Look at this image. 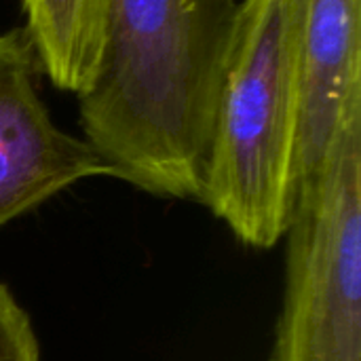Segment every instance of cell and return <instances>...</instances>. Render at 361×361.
Returning a JSON list of instances; mask_svg holds the SVG:
<instances>
[{"label": "cell", "mask_w": 361, "mask_h": 361, "mask_svg": "<svg viewBox=\"0 0 361 361\" xmlns=\"http://www.w3.org/2000/svg\"><path fill=\"white\" fill-rule=\"evenodd\" d=\"M241 0H108L80 127L118 180L201 203Z\"/></svg>", "instance_id": "obj_1"}, {"label": "cell", "mask_w": 361, "mask_h": 361, "mask_svg": "<svg viewBox=\"0 0 361 361\" xmlns=\"http://www.w3.org/2000/svg\"><path fill=\"white\" fill-rule=\"evenodd\" d=\"M305 0H241L226 59L201 203L247 247L288 233Z\"/></svg>", "instance_id": "obj_2"}, {"label": "cell", "mask_w": 361, "mask_h": 361, "mask_svg": "<svg viewBox=\"0 0 361 361\" xmlns=\"http://www.w3.org/2000/svg\"><path fill=\"white\" fill-rule=\"evenodd\" d=\"M286 237L271 361H361V106L298 190Z\"/></svg>", "instance_id": "obj_3"}, {"label": "cell", "mask_w": 361, "mask_h": 361, "mask_svg": "<svg viewBox=\"0 0 361 361\" xmlns=\"http://www.w3.org/2000/svg\"><path fill=\"white\" fill-rule=\"evenodd\" d=\"M38 61L25 27L0 32V226L87 178H116L85 137L59 129L38 93Z\"/></svg>", "instance_id": "obj_4"}, {"label": "cell", "mask_w": 361, "mask_h": 361, "mask_svg": "<svg viewBox=\"0 0 361 361\" xmlns=\"http://www.w3.org/2000/svg\"><path fill=\"white\" fill-rule=\"evenodd\" d=\"M361 0H305L298 61L294 184L324 167L332 142L361 106Z\"/></svg>", "instance_id": "obj_5"}, {"label": "cell", "mask_w": 361, "mask_h": 361, "mask_svg": "<svg viewBox=\"0 0 361 361\" xmlns=\"http://www.w3.org/2000/svg\"><path fill=\"white\" fill-rule=\"evenodd\" d=\"M42 72L76 97L85 95L99 72L108 0H21Z\"/></svg>", "instance_id": "obj_6"}, {"label": "cell", "mask_w": 361, "mask_h": 361, "mask_svg": "<svg viewBox=\"0 0 361 361\" xmlns=\"http://www.w3.org/2000/svg\"><path fill=\"white\" fill-rule=\"evenodd\" d=\"M0 361H40L30 315L4 283H0Z\"/></svg>", "instance_id": "obj_7"}]
</instances>
